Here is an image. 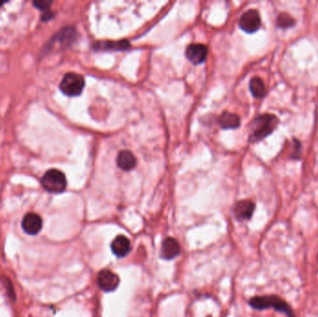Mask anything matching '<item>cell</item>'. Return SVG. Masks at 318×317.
Masks as SVG:
<instances>
[{
	"label": "cell",
	"mask_w": 318,
	"mask_h": 317,
	"mask_svg": "<svg viewBox=\"0 0 318 317\" xmlns=\"http://www.w3.org/2000/svg\"><path fill=\"white\" fill-rule=\"evenodd\" d=\"M131 47V44L126 40L122 41H104L99 42L94 46L96 50H126Z\"/></svg>",
	"instance_id": "obj_14"
},
{
	"label": "cell",
	"mask_w": 318,
	"mask_h": 317,
	"mask_svg": "<svg viewBox=\"0 0 318 317\" xmlns=\"http://www.w3.org/2000/svg\"><path fill=\"white\" fill-rule=\"evenodd\" d=\"M262 21L259 13L255 10H250L244 13L239 20V26L243 31L247 33H255L261 27Z\"/></svg>",
	"instance_id": "obj_6"
},
{
	"label": "cell",
	"mask_w": 318,
	"mask_h": 317,
	"mask_svg": "<svg viewBox=\"0 0 318 317\" xmlns=\"http://www.w3.org/2000/svg\"><path fill=\"white\" fill-rule=\"evenodd\" d=\"M249 303L253 309L259 311L273 308L275 311L286 314L287 317H297L295 315L291 307L287 304L284 299L275 295L253 297L250 298Z\"/></svg>",
	"instance_id": "obj_1"
},
{
	"label": "cell",
	"mask_w": 318,
	"mask_h": 317,
	"mask_svg": "<svg viewBox=\"0 0 318 317\" xmlns=\"http://www.w3.org/2000/svg\"><path fill=\"white\" fill-rule=\"evenodd\" d=\"M255 210V204L250 200H242L235 206V215L239 221L250 220Z\"/></svg>",
	"instance_id": "obj_11"
},
{
	"label": "cell",
	"mask_w": 318,
	"mask_h": 317,
	"mask_svg": "<svg viewBox=\"0 0 318 317\" xmlns=\"http://www.w3.org/2000/svg\"><path fill=\"white\" fill-rule=\"evenodd\" d=\"M85 87L83 76L75 73H68L63 76L60 83V89L69 97H76L81 94Z\"/></svg>",
	"instance_id": "obj_4"
},
{
	"label": "cell",
	"mask_w": 318,
	"mask_h": 317,
	"mask_svg": "<svg viewBox=\"0 0 318 317\" xmlns=\"http://www.w3.org/2000/svg\"><path fill=\"white\" fill-rule=\"evenodd\" d=\"M181 253V247L178 241L172 238L168 237L162 243L160 256L165 260H172Z\"/></svg>",
	"instance_id": "obj_9"
},
{
	"label": "cell",
	"mask_w": 318,
	"mask_h": 317,
	"mask_svg": "<svg viewBox=\"0 0 318 317\" xmlns=\"http://www.w3.org/2000/svg\"><path fill=\"white\" fill-rule=\"evenodd\" d=\"M43 222L41 217L36 213H28L25 216L22 223V227L26 234L35 236L42 229Z\"/></svg>",
	"instance_id": "obj_7"
},
{
	"label": "cell",
	"mask_w": 318,
	"mask_h": 317,
	"mask_svg": "<svg viewBox=\"0 0 318 317\" xmlns=\"http://www.w3.org/2000/svg\"><path fill=\"white\" fill-rule=\"evenodd\" d=\"M41 184L46 191L52 193H63L67 185L65 175L58 169H50L43 175Z\"/></svg>",
	"instance_id": "obj_3"
},
{
	"label": "cell",
	"mask_w": 318,
	"mask_h": 317,
	"mask_svg": "<svg viewBox=\"0 0 318 317\" xmlns=\"http://www.w3.org/2000/svg\"><path fill=\"white\" fill-rule=\"evenodd\" d=\"M118 165L120 168L123 170H131L132 168H135L136 166V158L134 155L130 151H121L118 156Z\"/></svg>",
	"instance_id": "obj_12"
},
{
	"label": "cell",
	"mask_w": 318,
	"mask_h": 317,
	"mask_svg": "<svg viewBox=\"0 0 318 317\" xmlns=\"http://www.w3.org/2000/svg\"><path fill=\"white\" fill-rule=\"evenodd\" d=\"M219 124L225 130L237 129L240 126V119L236 114L223 113L219 119Z\"/></svg>",
	"instance_id": "obj_13"
},
{
	"label": "cell",
	"mask_w": 318,
	"mask_h": 317,
	"mask_svg": "<svg viewBox=\"0 0 318 317\" xmlns=\"http://www.w3.org/2000/svg\"><path fill=\"white\" fill-rule=\"evenodd\" d=\"M113 253L119 258H123L128 255L131 251V241L125 236H118L111 244Z\"/></svg>",
	"instance_id": "obj_10"
},
{
	"label": "cell",
	"mask_w": 318,
	"mask_h": 317,
	"mask_svg": "<svg viewBox=\"0 0 318 317\" xmlns=\"http://www.w3.org/2000/svg\"><path fill=\"white\" fill-rule=\"evenodd\" d=\"M52 16H53V15H52V13L48 10V11L44 12L43 15H42V18H41V19H42V21H44V22H47V21H49V20L51 19V18H52Z\"/></svg>",
	"instance_id": "obj_18"
},
{
	"label": "cell",
	"mask_w": 318,
	"mask_h": 317,
	"mask_svg": "<svg viewBox=\"0 0 318 317\" xmlns=\"http://www.w3.org/2000/svg\"><path fill=\"white\" fill-rule=\"evenodd\" d=\"M188 60L194 64H199L206 61L207 47L203 44H191L185 51Z\"/></svg>",
	"instance_id": "obj_8"
},
{
	"label": "cell",
	"mask_w": 318,
	"mask_h": 317,
	"mask_svg": "<svg viewBox=\"0 0 318 317\" xmlns=\"http://www.w3.org/2000/svg\"><path fill=\"white\" fill-rule=\"evenodd\" d=\"M208 317H210V316H208Z\"/></svg>",
	"instance_id": "obj_20"
},
{
	"label": "cell",
	"mask_w": 318,
	"mask_h": 317,
	"mask_svg": "<svg viewBox=\"0 0 318 317\" xmlns=\"http://www.w3.org/2000/svg\"><path fill=\"white\" fill-rule=\"evenodd\" d=\"M34 6L36 8H38V10H41V11H48L50 5L52 4V1L50 0H38V1H34L33 2Z\"/></svg>",
	"instance_id": "obj_17"
},
{
	"label": "cell",
	"mask_w": 318,
	"mask_h": 317,
	"mask_svg": "<svg viewBox=\"0 0 318 317\" xmlns=\"http://www.w3.org/2000/svg\"><path fill=\"white\" fill-rule=\"evenodd\" d=\"M97 283L101 290L112 292L119 286L120 279L119 275L110 270H101L97 275Z\"/></svg>",
	"instance_id": "obj_5"
},
{
	"label": "cell",
	"mask_w": 318,
	"mask_h": 317,
	"mask_svg": "<svg viewBox=\"0 0 318 317\" xmlns=\"http://www.w3.org/2000/svg\"><path fill=\"white\" fill-rule=\"evenodd\" d=\"M5 3H6V1H0V8L3 6Z\"/></svg>",
	"instance_id": "obj_19"
},
{
	"label": "cell",
	"mask_w": 318,
	"mask_h": 317,
	"mask_svg": "<svg viewBox=\"0 0 318 317\" xmlns=\"http://www.w3.org/2000/svg\"><path fill=\"white\" fill-rule=\"evenodd\" d=\"M276 25L280 28L287 29L295 25V20L291 15L287 13H280L276 20Z\"/></svg>",
	"instance_id": "obj_16"
},
{
	"label": "cell",
	"mask_w": 318,
	"mask_h": 317,
	"mask_svg": "<svg viewBox=\"0 0 318 317\" xmlns=\"http://www.w3.org/2000/svg\"><path fill=\"white\" fill-rule=\"evenodd\" d=\"M250 89L252 95L255 98H262L264 97V95L266 93V89H265V85L263 83L262 78L260 77H253L250 83Z\"/></svg>",
	"instance_id": "obj_15"
},
{
	"label": "cell",
	"mask_w": 318,
	"mask_h": 317,
	"mask_svg": "<svg viewBox=\"0 0 318 317\" xmlns=\"http://www.w3.org/2000/svg\"><path fill=\"white\" fill-rule=\"evenodd\" d=\"M277 124L278 119L274 115L264 114L258 117L252 124V132L250 137V142H260L264 138L267 137L275 131Z\"/></svg>",
	"instance_id": "obj_2"
}]
</instances>
